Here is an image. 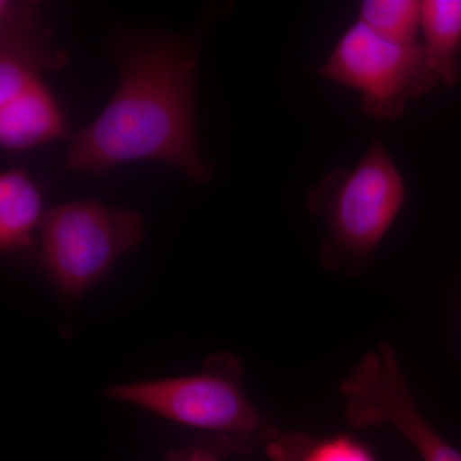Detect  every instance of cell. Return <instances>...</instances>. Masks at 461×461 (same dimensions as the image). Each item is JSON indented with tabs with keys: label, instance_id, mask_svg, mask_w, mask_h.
<instances>
[{
	"label": "cell",
	"instance_id": "obj_6",
	"mask_svg": "<svg viewBox=\"0 0 461 461\" xmlns=\"http://www.w3.org/2000/svg\"><path fill=\"white\" fill-rule=\"evenodd\" d=\"M351 429L390 427L421 461H461V453L421 414L395 348L379 342L339 384Z\"/></svg>",
	"mask_w": 461,
	"mask_h": 461
},
{
	"label": "cell",
	"instance_id": "obj_10",
	"mask_svg": "<svg viewBox=\"0 0 461 461\" xmlns=\"http://www.w3.org/2000/svg\"><path fill=\"white\" fill-rule=\"evenodd\" d=\"M420 36L438 85H456L460 78L461 0L420 2Z\"/></svg>",
	"mask_w": 461,
	"mask_h": 461
},
{
	"label": "cell",
	"instance_id": "obj_11",
	"mask_svg": "<svg viewBox=\"0 0 461 461\" xmlns=\"http://www.w3.org/2000/svg\"><path fill=\"white\" fill-rule=\"evenodd\" d=\"M266 447L271 461H378L366 442L348 433L313 437L281 432Z\"/></svg>",
	"mask_w": 461,
	"mask_h": 461
},
{
	"label": "cell",
	"instance_id": "obj_8",
	"mask_svg": "<svg viewBox=\"0 0 461 461\" xmlns=\"http://www.w3.org/2000/svg\"><path fill=\"white\" fill-rule=\"evenodd\" d=\"M66 136L65 114L44 80L0 105V144L5 150L25 151Z\"/></svg>",
	"mask_w": 461,
	"mask_h": 461
},
{
	"label": "cell",
	"instance_id": "obj_1",
	"mask_svg": "<svg viewBox=\"0 0 461 461\" xmlns=\"http://www.w3.org/2000/svg\"><path fill=\"white\" fill-rule=\"evenodd\" d=\"M198 51V38L189 36L117 45V89L99 117L72 136L58 176L102 178L124 163L156 160L195 184L208 181L213 168L196 142Z\"/></svg>",
	"mask_w": 461,
	"mask_h": 461
},
{
	"label": "cell",
	"instance_id": "obj_5",
	"mask_svg": "<svg viewBox=\"0 0 461 461\" xmlns=\"http://www.w3.org/2000/svg\"><path fill=\"white\" fill-rule=\"evenodd\" d=\"M318 74L359 91L360 108L377 120L402 117L409 100L438 86L420 41H387L357 21L342 33Z\"/></svg>",
	"mask_w": 461,
	"mask_h": 461
},
{
	"label": "cell",
	"instance_id": "obj_9",
	"mask_svg": "<svg viewBox=\"0 0 461 461\" xmlns=\"http://www.w3.org/2000/svg\"><path fill=\"white\" fill-rule=\"evenodd\" d=\"M41 191L29 173L12 168L0 176V250L5 256L23 253L33 245V230L41 229Z\"/></svg>",
	"mask_w": 461,
	"mask_h": 461
},
{
	"label": "cell",
	"instance_id": "obj_13",
	"mask_svg": "<svg viewBox=\"0 0 461 461\" xmlns=\"http://www.w3.org/2000/svg\"><path fill=\"white\" fill-rule=\"evenodd\" d=\"M230 453H232V450L226 442L212 438L205 444L172 451L166 461H220L221 457Z\"/></svg>",
	"mask_w": 461,
	"mask_h": 461
},
{
	"label": "cell",
	"instance_id": "obj_4",
	"mask_svg": "<svg viewBox=\"0 0 461 461\" xmlns=\"http://www.w3.org/2000/svg\"><path fill=\"white\" fill-rule=\"evenodd\" d=\"M36 262L58 294L80 299L123 254L145 238L135 212L109 208L94 200L71 202L45 212Z\"/></svg>",
	"mask_w": 461,
	"mask_h": 461
},
{
	"label": "cell",
	"instance_id": "obj_2",
	"mask_svg": "<svg viewBox=\"0 0 461 461\" xmlns=\"http://www.w3.org/2000/svg\"><path fill=\"white\" fill-rule=\"evenodd\" d=\"M406 200L402 173L377 139L353 168H336L314 185L308 208L326 236L321 262L357 275L372 262Z\"/></svg>",
	"mask_w": 461,
	"mask_h": 461
},
{
	"label": "cell",
	"instance_id": "obj_3",
	"mask_svg": "<svg viewBox=\"0 0 461 461\" xmlns=\"http://www.w3.org/2000/svg\"><path fill=\"white\" fill-rule=\"evenodd\" d=\"M236 355L215 354L198 375L151 379L105 388L108 399L144 409L165 420L213 433L232 453H250L280 435L268 415L251 402Z\"/></svg>",
	"mask_w": 461,
	"mask_h": 461
},
{
	"label": "cell",
	"instance_id": "obj_12",
	"mask_svg": "<svg viewBox=\"0 0 461 461\" xmlns=\"http://www.w3.org/2000/svg\"><path fill=\"white\" fill-rule=\"evenodd\" d=\"M357 23L387 41L418 42L420 2L418 0H364Z\"/></svg>",
	"mask_w": 461,
	"mask_h": 461
},
{
	"label": "cell",
	"instance_id": "obj_7",
	"mask_svg": "<svg viewBox=\"0 0 461 461\" xmlns=\"http://www.w3.org/2000/svg\"><path fill=\"white\" fill-rule=\"evenodd\" d=\"M66 63V54L50 42L41 5L0 2V105Z\"/></svg>",
	"mask_w": 461,
	"mask_h": 461
}]
</instances>
